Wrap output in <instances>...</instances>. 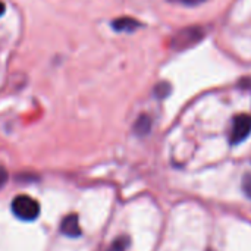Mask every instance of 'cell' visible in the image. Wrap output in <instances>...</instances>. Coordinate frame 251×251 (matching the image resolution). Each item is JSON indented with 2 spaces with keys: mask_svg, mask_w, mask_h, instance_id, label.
Returning <instances> with one entry per match:
<instances>
[{
  "mask_svg": "<svg viewBox=\"0 0 251 251\" xmlns=\"http://www.w3.org/2000/svg\"><path fill=\"white\" fill-rule=\"evenodd\" d=\"M60 232L69 238H76L81 237V228H79V221L78 216L75 213L72 215H66L62 222H60Z\"/></svg>",
  "mask_w": 251,
  "mask_h": 251,
  "instance_id": "3",
  "label": "cell"
},
{
  "mask_svg": "<svg viewBox=\"0 0 251 251\" xmlns=\"http://www.w3.org/2000/svg\"><path fill=\"white\" fill-rule=\"evenodd\" d=\"M10 209H12L13 216L16 219H19V221H24V222L35 221L40 216V212H41L40 203L37 200H34L32 197L25 196V194L16 196L12 200Z\"/></svg>",
  "mask_w": 251,
  "mask_h": 251,
  "instance_id": "1",
  "label": "cell"
},
{
  "mask_svg": "<svg viewBox=\"0 0 251 251\" xmlns=\"http://www.w3.org/2000/svg\"><path fill=\"white\" fill-rule=\"evenodd\" d=\"M150 128H151V122L147 116H140V119L137 121L135 126H134V131L138 134V135H146L150 132Z\"/></svg>",
  "mask_w": 251,
  "mask_h": 251,
  "instance_id": "6",
  "label": "cell"
},
{
  "mask_svg": "<svg viewBox=\"0 0 251 251\" xmlns=\"http://www.w3.org/2000/svg\"><path fill=\"white\" fill-rule=\"evenodd\" d=\"M171 91V87L168 84H159L156 87V96L157 97H166Z\"/></svg>",
  "mask_w": 251,
  "mask_h": 251,
  "instance_id": "9",
  "label": "cell"
},
{
  "mask_svg": "<svg viewBox=\"0 0 251 251\" xmlns=\"http://www.w3.org/2000/svg\"><path fill=\"white\" fill-rule=\"evenodd\" d=\"M4 13V3L3 1H0V16Z\"/></svg>",
  "mask_w": 251,
  "mask_h": 251,
  "instance_id": "12",
  "label": "cell"
},
{
  "mask_svg": "<svg viewBox=\"0 0 251 251\" xmlns=\"http://www.w3.org/2000/svg\"><path fill=\"white\" fill-rule=\"evenodd\" d=\"M6 181H7V172L4 168H0V188L6 184Z\"/></svg>",
  "mask_w": 251,
  "mask_h": 251,
  "instance_id": "10",
  "label": "cell"
},
{
  "mask_svg": "<svg viewBox=\"0 0 251 251\" xmlns=\"http://www.w3.org/2000/svg\"><path fill=\"white\" fill-rule=\"evenodd\" d=\"M201 35H203V32L199 28H188L176 35L174 46H176L178 49H184L187 44L196 43L199 38H201Z\"/></svg>",
  "mask_w": 251,
  "mask_h": 251,
  "instance_id": "4",
  "label": "cell"
},
{
  "mask_svg": "<svg viewBox=\"0 0 251 251\" xmlns=\"http://www.w3.org/2000/svg\"><path fill=\"white\" fill-rule=\"evenodd\" d=\"M129 244H131L129 238L125 237V235H122V237H118V238L110 244V247H109V250L107 251H126V249L129 247Z\"/></svg>",
  "mask_w": 251,
  "mask_h": 251,
  "instance_id": "7",
  "label": "cell"
},
{
  "mask_svg": "<svg viewBox=\"0 0 251 251\" xmlns=\"http://www.w3.org/2000/svg\"><path fill=\"white\" fill-rule=\"evenodd\" d=\"M179 1L184 3V4H188V6H197V4H200V3H203L206 0H179Z\"/></svg>",
  "mask_w": 251,
  "mask_h": 251,
  "instance_id": "11",
  "label": "cell"
},
{
  "mask_svg": "<svg viewBox=\"0 0 251 251\" xmlns=\"http://www.w3.org/2000/svg\"><path fill=\"white\" fill-rule=\"evenodd\" d=\"M141 24L132 18H119V19H115L112 26L116 29V31H121V32H132L135 31Z\"/></svg>",
  "mask_w": 251,
  "mask_h": 251,
  "instance_id": "5",
  "label": "cell"
},
{
  "mask_svg": "<svg viewBox=\"0 0 251 251\" xmlns=\"http://www.w3.org/2000/svg\"><path fill=\"white\" fill-rule=\"evenodd\" d=\"M251 134V116L250 115H237L232 121V128H231V135L229 141L232 146H237L243 143Z\"/></svg>",
  "mask_w": 251,
  "mask_h": 251,
  "instance_id": "2",
  "label": "cell"
},
{
  "mask_svg": "<svg viewBox=\"0 0 251 251\" xmlns=\"http://www.w3.org/2000/svg\"><path fill=\"white\" fill-rule=\"evenodd\" d=\"M243 190L246 193V196L251 199V172L250 174H246L244 179H243Z\"/></svg>",
  "mask_w": 251,
  "mask_h": 251,
  "instance_id": "8",
  "label": "cell"
}]
</instances>
